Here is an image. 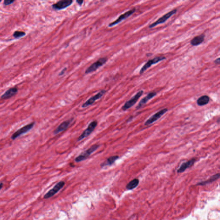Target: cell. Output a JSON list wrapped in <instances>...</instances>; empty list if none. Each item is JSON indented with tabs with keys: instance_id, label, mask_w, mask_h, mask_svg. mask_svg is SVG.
<instances>
[{
	"instance_id": "27",
	"label": "cell",
	"mask_w": 220,
	"mask_h": 220,
	"mask_svg": "<svg viewBox=\"0 0 220 220\" xmlns=\"http://www.w3.org/2000/svg\"><path fill=\"white\" fill-rule=\"evenodd\" d=\"M3 187V184L2 183H0V190Z\"/></svg>"
},
{
	"instance_id": "8",
	"label": "cell",
	"mask_w": 220,
	"mask_h": 220,
	"mask_svg": "<svg viewBox=\"0 0 220 220\" xmlns=\"http://www.w3.org/2000/svg\"><path fill=\"white\" fill-rule=\"evenodd\" d=\"M166 59V58L165 56H157V57L153 58L152 60H149L142 68L140 72H139V74H142L144 72H145L147 69L150 68L152 65L157 64L160 62Z\"/></svg>"
},
{
	"instance_id": "23",
	"label": "cell",
	"mask_w": 220,
	"mask_h": 220,
	"mask_svg": "<svg viewBox=\"0 0 220 220\" xmlns=\"http://www.w3.org/2000/svg\"><path fill=\"white\" fill-rule=\"evenodd\" d=\"M14 1H11V0H7V1H4V5H11L12 4Z\"/></svg>"
},
{
	"instance_id": "9",
	"label": "cell",
	"mask_w": 220,
	"mask_h": 220,
	"mask_svg": "<svg viewBox=\"0 0 220 220\" xmlns=\"http://www.w3.org/2000/svg\"><path fill=\"white\" fill-rule=\"evenodd\" d=\"M106 93V90H105V89H102V90H101L95 95L92 96L89 99H88L86 102H84L82 105L81 107H82V108H86V107L93 105L96 101L100 99Z\"/></svg>"
},
{
	"instance_id": "24",
	"label": "cell",
	"mask_w": 220,
	"mask_h": 220,
	"mask_svg": "<svg viewBox=\"0 0 220 220\" xmlns=\"http://www.w3.org/2000/svg\"><path fill=\"white\" fill-rule=\"evenodd\" d=\"M66 71H67L66 68H63V69H62V70L60 72V73L59 74V76H62V75H64V74L65 73V72H66Z\"/></svg>"
},
{
	"instance_id": "12",
	"label": "cell",
	"mask_w": 220,
	"mask_h": 220,
	"mask_svg": "<svg viewBox=\"0 0 220 220\" xmlns=\"http://www.w3.org/2000/svg\"><path fill=\"white\" fill-rule=\"evenodd\" d=\"M72 0H62L53 4L52 6V9L56 11H60L67 8L72 4Z\"/></svg>"
},
{
	"instance_id": "18",
	"label": "cell",
	"mask_w": 220,
	"mask_h": 220,
	"mask_svg": "<svg viewBox=\"0 0 220 220\" xmlns=\"http://www.w3.org/2000/svg\"><path fill=\"white\" fill-rule=\"evenodd\" d=\"M18 92V89L17 88L13 87L10 89L6 91L2 96L1 98L4 99H9L11 97H13Z\"/></svg>"
},
{
	"instance_id": "25",
	"label": "cell",
	"mask_w": 220,
	"mask_h": 220,
	"mask_svg": "<svg viewBox=\"0 0 220 220\" xmlns=\"http://www.w3.org/2000/svg\"><path fill=\"white\" fill-rule=\"evenodd\" d=\"M83 2H84V1H83V0H78V1H76V2H77V3H78V5H79L80 6L82 5L83 4Z\"/></svg>"
},
{
	"instance_id": "26",
	"label": "cell",
	"mask_w": 220,
	"mask_h": 220,
	"mask_svg": "<svg viewBox=\"0 0 220 220\" xmlns=\"http://www.w3.org/2000/svg\"><path fill=\"white\" fill-rule=\"evenodd\" d=\"M214 63L216 65H219L220 63V58H218L217 59H216L215 61H214Z\"/></svg>"
},
{
	"instance_id": "2",
	"label": "cell",
	"mask_w": 220,
	"mask_h": 220,
	"mask_svg": "<svg viewBox=\"0 0 220 220\" xmlns=\"http://www.w3.org/2000/svg\"><path fill=\"white\" fill-rule=\"evenodd\" d=\"M107 60L108 59L106 57L100 58L87 68L85 72V74H89L95 72L101 67L105 65L107 62Z\"/></svg>"
},
{
	"instance_id": "11",
	"label": "cell",
	"mask_w": 220,
	"mask_h": 220,
	"mask_svg": "<svg viewBox=\"0 0 220 220\" xmlns=\"http://www.w3.org/2000/svg\"><path fill=\"white\" fill-rule=\"evenodd\" d=\"M168 111V109L166 108L160 110L159 111L154 114L151 117H150L148 120H147V121L144 123V126H149V125L154 123V122L159 120L164 114H166Z\"/></svg>"
},
{
	"instance_id": "6",
	"label": "cell",
	"mask_w": 220,
	"mask_h": 220,
	"mask_svg": "<svg viewBox=\"0 0 220 220\" xmlns=\"http://www.w3.org/2000/svg\"><path fill=\"white\" fill-rule=\"evenodd\" d=\"M136 8L135 7H134V8H132L131 10H129V11H127L124 13L123 14L120 15L117 19H116L115 20L113 21V22H111V23H109V25H108V27H109V28H111V27H113V26L120 23L122 22L123 20L127 19V18L129 17L131 15H133L136 11Z\"/></svg>"
},
{
	"instance_id": "21",
	"label": "cell",
	"mask_w": 220,
	"mask_h": 220,
	"mask_svg": "<svg viewBox=\"0 0 220 220\" xmlns=\"http://www.w3.org/2000/svg\"><path fill=\"white\" fill-rule=\"evenodd\" d=\"M139 181L138 179L135 178V179L130 181L127 184L126 188H127V189L129 190L133 189L138 186V185L139 184Z\"/></svg>"
},
{
	"instance_id": "7",
	"label": "cell",
	"mask_w": 220,
	"mask_h": 220,
	"mask_svg": "<svg viewBox=\"0 0 220 220\" xmlns=\"http://www.w3.org/2000/svg\"><path fill=\"white\" fill-rule=\"evenodd\" d=\"M34 124H35V122H32L29 124L25 125L21 128L19 129L12 135L11 137V138L12 140H15L16 138H17L18 137H19L20 135L29 132L33 128Z\"/></svg>"
},
{
	"instance_id": "1",
	"label": "cell",
	"mask_w": 220,
	"mask_h": 220,
	"mask_svg": "<svg viewBox=\"0 0 220 220\" xmlns=\"http://www.w3.org/2000/svg\"><path fill=\"white\" fill-rule=\"evenodd\" d=\"M99 147L100 145L99 144H93L87 150L82 152L80 154L77 156L75 158V161L77 162H79L85 160L88 158L94 152L96 151Z\"/></svg>"
},
{
	"instance_id": "10",
	"label": "cell",
	"mask_w": 220,
	"mask_h": 220,
	"mask_svg": "<svg viewBox=\"0 0 220 220\" xmlns=\"http://www.w3.org/2000/svg\"><path fill=\"white\" fill-rule=\"evenodd\" d=\"M65 182L64 181H60L52 188L50 190H49L47 193H46L44 196V199H47L51 197L52 196L57 193L61 189L64 187Z\"/></svg>"
},
{
	"instance_id": "16",
	"label": "cell",
	"mask_w": 220,
	"mask_h": 220,
	"mask_svg": "<svg viewBox=\"0 0 220 220\" xmlns=\"http://www.w3.org/2000/svg\"><path fill=\"white\" fill-rule=\"evenodd\" d=\"M205 35L203 34L195 36L190 41V44L193 46H197L201 44L205 40Z\"/></svg>"
},
{
	"instance_id": "15",
	"label": "cell",
	"mask_w": 220,
	"mask_h": 220,
	"mask_svg": "<svg viewBox=\"0 0 220 220\" xmlns=\"http://www.w3.org/2000/svg\"><path fill=\"white\" fill-rule=\"evenodd\" d=\"M156 95V93L154 92H150V93H148L146 96H145L144 98L142 99L141 100L139 101L138 105L136 107V110H138V109H140L144 105H145L148 102V101L152 99V98H154Z\"/></svg>"
},
{
	"instance_id": "17",
	"label": "cell",
	"mask_w": 220,
	"mask_h": 220,
	"mask_svg": "<svg viewBox=\"0 0 220 220\" xmlns=\"http://www.w3.org/2000/svg\"><path fill=\"white\" fill-rule=\"evenodd\" d=\"M119 158V156L117 155L112 156L108 157L106 160L102 162L100 165L101 168H104L106 166H111L113 165Z\"/></svg>"
},
{
	"instance_id": "5",
	"label": "cell",
	"mask_w": 220,
	"mask_h": 220,
	"mask_svg": "<svg viewBox=\"0 0 220 220\" xmlns=\"http://www.w3.org/2000/svg\"><path fill=\"white\" fill-rule=\"evenodd\" d=\"M177 12V9H175L174 10H172L170 11L169 12L167 13L166 14H165V15L162 16V17H160V18L158 19L156 21L153 23L149 25L148 27L149 28H152L154 27H156L158 25L160 24L164 23L165 22H166L167 20L169 19H170L172 16L174 15V14H176Z\"/></svg>"
},
{
	"instance_id": "20",
	"label": "cell",
	"mask_w": 220,
	"mask_h": 220,
	"mask_svg": "<svg viewBox=\"0 0 220 220\" xmlns=\"http://www.w3.org/2000/svg\"><path fill=\"white\" fill-rule=\"evenodd\" d=\"M219 177H220V174L219 173H217V174H215V175H213L210 178H209L208 180L198 183L197 185H206V184H209L215 181L216 180H217L219 178Z\"/></svg>"
},
{
	"instance_id": "13",
	"label": "cell",
	"mask_w": 220,
	"mask_h": 220,
	"mask_svg": "<svg viewBox=\"0 0 220 220\" xmlns=\"http://www.w3.org/2000/svg\"><path fill=\"white\" fill-rule=\"evenodd\" d=\"M74 118H70L68 120H66L63 122L57 128L53 131V134L55 135L58 134L60 133H62L63 131L66 130L70 126V124L73 121Z\"/></svg>"
},
{
	"instance_id": "4",
	"label": "cell",
	"mask_w": 220,
	"mask_h": 220,
	"mask_svg": "<svg viewBox=\"0 0 220 220\" xmlns=\"http://www.w3.org/2000/svg\"><path fill=\"white\" fill-rule=\"evenodd\" d=\"M98 125V122L96 121H93L91 122L88 126L87 127L86 129L79 136L78 138V142L82 141L84 138H86L88 136H89L93 131L95 130V128L97 127Z\"/></svg>"
},
{
	"instance_id": "3",
	"label": "cell",
	"mask_w": 220,
	"mask_h": 220,
	"mask_svg": "<svg viewBox=\"0 0 220 220\" xmlns=\"http://www.w3.org/2000/svg\"><path fill=\"white\" fill-rule=\"evenodd\" d=\"M143 93L144 91L142 90H140L139 92H138L130 99L125 102L124 105L122 107V110L123 111H126L128 109L131 108L134 105L138 100L139 98L142 96Z\"/></svg>"
},
{
	"instance_id": "19",
	"label": "cell",
	"mask_w": 220,
	"mask_h": 220,
	"mask_svg": "<svg viewBox=\"0 0 220 220\" xmlns=\"http://www.w3.org/2000/svg\"><path fill=\"white\" fill-rule=\"evenodd\" d=\"M210 98L208 95H203L198 98L197 100V104L199 106H203L207 105L209 102Z\"/></svg>"
},
{
	"instance_id": "14",
	"label": "cell",
	"mask_w": 220,
	"mask_h": 220,
	"mask_svg": "<svg viewBox=\"0 0 220 220\" xmlns=\"http://www.w3.org/2000/svg\"><path fill=\"white\" fill-rule=\"evenodd\" d=\"M196 162V158H193L189 160L188 161L186 162H184L181 165L180 168L177 170L178 173H181L184 172L187 169L190 168L191 166H193Z\"/></svg>"
},
{
	"instance_id": "22",
	"label": "cell",
	"mask_w": 220,
	"mask_h": 220,
	"mask_svg": "<svg viewBox=\"0 0 220 220\" xmlns=\"http://www.w3.org/2000/svg\"><path fill=\"white\" fill-rule=\"evenodd\" d=\"M25 33L24 32H20V31H16L13 34V37L15 38H21L25 35Z\"/></svg>"
}]
</instances>
